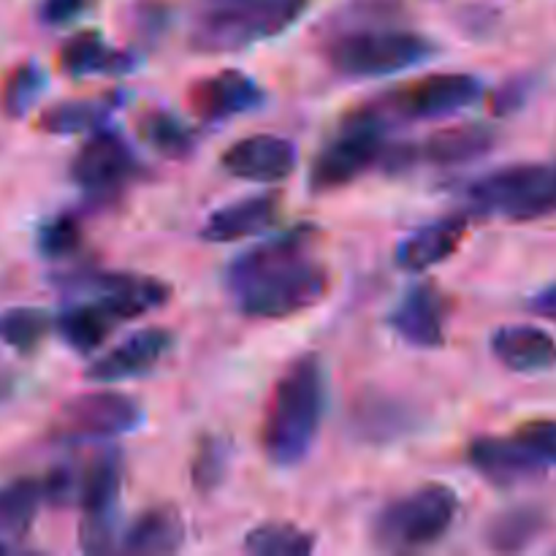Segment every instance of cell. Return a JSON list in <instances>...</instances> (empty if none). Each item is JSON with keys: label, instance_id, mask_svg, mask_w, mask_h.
<instances>
[{"label": "cell", "instance_id": "obj_1", "mask_svg": "<svg viewBox=\"0 0 556 556\" xmlns=\"http://www.w3.org/2000/svg\"><path fill=\"white\" fill-rule=\"evenodd\" d=\"M315 228H291L228 264L226 288L250 318L282 320L315 307L329 293L331 277L309 255Z\"/></svg>", "mask_w": 556, "mask_h": 556}, {"label": "cell", "instance_id": "obj_2", "mask_svg": "<svg viewBox=\"0 0 556 556\" xmlns=\"http://www.w3.org/2000/svg\"><path fill=\"white\" fill-rule=\"evenodd\" d=\"M326 413V369L318 353L293 358L271 386L261 448L275 467H296L313 451Z\"/></svg>", "mask_w": 556, "mask_h": 556}, {"label": "cell", "instance_id": "obj_3", "mask_svg": "<svg viewBox=\"0 0 556 556\" xmlns=\"http://www.w3.org/2000/svg\"><path fill=\"white\" fill-rule=\"evenodd\" d=\"M309 0H204L190 27V47L204 54L244 52L282 36Z\"/></svg>", "mask_w": 556, "mask_h": 556}, {"label": "cell", "instance_id": "obj_4", "mask_svg": "<svg viewBox=\"0 0 556 556\" xmlns=\"http://www.w3.org/2000/svg\"><path fill=\"white\" fill-rule=\"evenodd\" d=\"M440 52V43L424 33L394 25L358 27L331 33L326 43V63L345 79H378L418 68Z\"/></svg>", "mask_w": 556, "mask_h": 556}, {"label": "cell", "instance_id": "obj_5", "mask_svg": "<svg viewBox=\"0 0 556 556\" xmlns=\"http://www.w3.org/2000/svg\"><path fill=\"white\" fill-rule=\"evenodd\" d=\"M459 516V497L445 483H427L391 500L372 521V541L383 552H418L448 535Z\"/></svg>", "mask_w": 556, "mask_h": 556}, {"label": "cell", "instance_id": "obj_6", "mask_svg": "<svg viewBox=\"0 0 556 556\" xmlns=\"http://www.w3.org/2000/svg\"><path fill=\"white\" fill-rule=\"evenodd\" d=\"M483 96V85L472 74H432L402 85L396 90L372 98L356 112L389 130L396 123L413 119H443L476 106Z\"/></svg>", "mask_w": 556, "mask_h": 556}, {"label": "cell", "instance_id": "obj_7", "mask_svg": "<svg viewBox=\"0 0 556 556\" xmlns=\"http://www.w3.org/2000/svg\"><path fill=\"white\" fill-rule=\"evenodd\" d=\"M470 210L508 220H538L556 212V168L516 163L476 179L467 188Z\"/></svg>", "mask_w": 556, "mask_h": 556}, {"label": "cell", "instance_id": "obj_8", "mask_svg": "<svg viewBox=\"0 0 556 556\" xmlns=\"http://www.w3.org/2000/svg\"><path fill=\"white\" fill-rule=\"evenodd\" d=\"M386 128L351 112L334 139L326 141L309 166V188L315 193H329L356 182L362 174L386 161Z\"/></svg>", "mask_w": 556, "mask_h": 556}, {"label": "cell", "instance_id": "obj_9", "mask_svg": "<svg viewBox=\"0 0 556 556\" xmlns=\"http://www.w3.org/2000/svg\"><path fill=\"white\" fill-rule=\"evenodd\" d=\"M119 497H123V459L117 451H109L81 472L79 548L85 554H106L114 548Z\"/></svg>", "mask_w": 556, "mask_h": 556}, {"label": "cell", "instance_id": "obj_10", "mask_svg": "<svg viewBox=\"0 0 556 556\" xmlns=\"http://www.w3.org/2000/svg\"><path fill=\"white\" fill-rule=\"evenodd\" d=\"M144 424V410L123 391H87L60 407L54 434L68 443L112 440L136 432Z\"/></svg>", "mask_w": 556, "mask_h": 556}, {"label": "cell", "instance_id": "obj_11", "mask_svg": "<svg viewBox=\"0 0 556 556\" xmlns=\"http://www.w3.org/2000/svg\"><path fill=\"white\" fill-rule=\"evenodd\" d=\"M139 172V157L134 147L119 134L106 128L92 130L90 139L79 147L71 161V179L90 193L117 190Z\"/></svg>", "mask_w": 556, "mask_h": 556}, {"label": "cell", "instance_id": "obj_12", "mask_svg": "<svg viewBox=\"0 0 556 556\" xmlns=\"http://www.w3.org/2000/svg\"><path fill=\"white\" fill-rule=\"evenodd\" d=\"M266 92L250 74L237 68H223L217 74L195 81L188 92L190 112L201 123H226L237 114H248L264 103Z\"/></svg>", "mask_w": 556, "mask_h": 556}, {"label": "cell", "instance_id": "obj_13", "mask_svg": "<svg viewBox=\"0 0 556 556\" xmlns=\"http://www.w3.org/2000/svg\"><path fill=\"white\" fill-rule=\"evenodd\" d=\"M296 147L275 134H255L233 141L220 163L231 177L255 185H275L296 172Z\"/></svg>", "mask_w": 556, "mask_h": 556}, {"label": "cell", "instance_id": "obj_14", "mask_svg": "<svg viewBox=\"0 0 556 556\" xmlns=\"http://www.w3.org/2000/svg\"><path fill=\"white\" fill-rule=\"evenodd\" d=\"M172 345L174 334L168 329H161V326L134 331L128 340H123L112 351L103 353L101 358H96L87 367V378L96 380V383H119V380L141 378L166 358Z\"/></svg>", "mask_w": 556, "mask_h": 556}, {"label": "cell", "instance_id": "obj_15", "mask_svg": "<svg viewBox=\"0 0 556 556\" xmlns=\"http://www.w3.org/2000/svg\"><path fill=\"white\" fill-rule=\"evenodd\" d=\"M467 462L483 481L500 489H514L521 483L538 481L546 470V465L535 459L516 440V434L514 438H494V434L476 438L467 445Z\"/></svg>", "mask_w": 556, "mask_h": 556}, {"label": "cell", "instance_id": "obj_16", "mask_svg": "<svg viewBox=\"0 0 556 556\" xmlns=\"http://www.w3.org/2000/svg\"><path fill=\"white\" fill-rule=\"evenodd\" d=\"M445 318H448V302L443 291L432 282H421L413 286L391 309L389 324L407 345L432 351L445 342Z\"/></svg>", "mask_w": 556, "mask_h": 556}, {"label": "cell", "instance_id": "obj_17", "mask_svg": "<svg viewBox=\"0 0 556 556\" xmlns=\"http://www.w3.org/2000/svg\"><path fill=\"white\" fill-rule=\"evenodd\" d=\"M81 288L106 302L119 320H134L152 313L172 296V288L157 277L128 275V271H92L81 280Z\"/></svg>", "mask_w": 556, "mask_h": 556}, {"label": "cell", "instance_id": "obj_18", "mask_svg": "<svg viewBox=\"0 0 556 556\" xmlns=\"http://www.w3.org/2000/svg\"><path fill=\"white\" fill-rule=\"evenodd\" d=\"M277 215H280L277 193L244 195V199L231 201V204L212 212L201 226L199 237L212 244H231L269 231L277 223Z\"/></svg>", "mask_w": 556, "mask_h": 556}, {"label": "cell", "instance_id": "obj_19", "mask_svg": "<svg viewBox=\"0 0 556 556\" xmlns=\"http://www.w3.org/2000/svg\"><path fill=\"white\" fill-rule=\"evenodd\" d=\"M467 228H470V217L467 215L440 217V220L416 228L396 248V266L410 271V275L440 266L462 248Z\"/></svg>", "mask_w": 556, "mask_h": 556}, {"label": "cell", "instance_id": "obj_20", "mask_svg": "<svg viewBox=\"0 0 556 556\" xmlns=\"http://www.w3.org/2000/svg\"><path fill=\"white\" fill-rule=\"evenodd\" d=\"M494 358L521 375L546 372L556 364V342L548 331L530 324L503 326L489 340Z\"/></svg>", "mask_w": 556, "mask_h": 556}, {"label": "cell", "instance_id": "obj_21", "mask_svg": "<svg viewBox=\"0 0 556 556\" xmlns=\"http://www.w3.org/2000/svg\"><path fill=\"white\" fill-rule=\"evenodd\" d=\"M136 68V58L125 49L112 47L98 33H76L60 49V71L74 79L85 76H125Z\"/></svg>", "mask_w": 556, "mask_h": 556}, {"label": "cell", "instance_id": "obj_22", "mask_svg": "<svg viewBox=\"0 0 556 556\" xmlns=\"http://www.w3.org/2000/svg\"><path fill=\"white\" fill-rule=\"evenodd\" d=\"M185 519L174 505H152L141 510L123 535V552L128 554H177L185 546Z\"/></svg>", "mask_w": 556, "mask_h": 556}, {"label": "cell", "instance_id": "obj_23", "mask_svg": "<svg viewBox=\"0 0 556 556\" xmlns=\"http://www.w3.org/2000/svg\"><path fill=\"white\" fill-rule=\"evenodd\" d=\"M351 424L353 432L362 440H369V443H394L402 434L410 432L416 416H413V407H407V402L394 400L389 394L367 391L353 405Z\"/></svg>", "mask_w": 556, "mask_h": 556}, {"label": "cell", "instance_id": "obj_24", "mask_svg": "<svg viewBox=\"0 0 556 556\" xmlns=\"http://www.w3.org/2000/svg\"><path fill=\"white\" fill-rule=\"evenodd\" d=\"M123 92H109L98 98H74V101L54 103L43 109L38 117V130L52 136H74V134H92L103 128L106 119L123 106Z\"/></svg>", "mask_w": 556, "mask_h": 556}, {"label": "cell", "instance_id": "obj_25", "mask_svg": "<svg viewBox=\"0 0 556 556\" xmlns=\"http://www.w3.org/2000/svg\"><path fill=\"white\" fill-rule=\"evenodd\" d=\"M43 500V481L36 478H16L0 486V554L14 552L25 541Z\"/></svg>", "mask_w": 556, "mask_h": 556}, {"label": "cell", "instance_id": "obj_26", "mask_svg": "<svg viewBox=\"0 0 556 556\" xmlns=\"http://www.w3.org/2000/svg\"><path fill=\"white\" fill-rule=\"evenodd\" d=\"M494 141L497 136L486 125H456L429 136L421 147H416V152L418 161H429L434 166H459L486 155Z\"/></svg>", "mask_w": 556, "mask_h": 556}, {"label": "cell", "instance_id": "obj_27", "mask_svg": "<svg viewBox=\"0 0 556 556\" xmlns=\"http://www.w3.org/2000/svg\"><path fill=\"white\" fill-rule=\"evenodd\" d=\"M123 320L117 318L112 307L101 299L92 302H79L74 307L63 309L58 318V331L65 340V345L74 348L76 353H92L109 340Z\"/></svg>", "mask_w": 556, "mask_h": 556}, {"label": "cell", "instance_id": "obj_28", "mask_svg": "<svg viewBox=\"0 0 556 556\" xmlns=\"http://www.w3.org/2000/svg\"><path fill=\"white\" fill-rule=\"evenodd\" d=\"M546 530V516L538 508H514L494 516L486 527L489 548L500 554L525 552Z\"/></svg>", "mask_w": 556, "mask_h": 556}, {"label": "cell", "instance_id": "obj_29", "mask_svg": "<svg viewBox=\"0 0 556 556\" xmlns=\"http://www.w3.org/2000/svg\"><path fill=\"white\" fill-rule=\"evenodd\" d=\"M244 552L253 556H309L318 546L313 532L288 521H266L244 535Z\"/></svg>", "mask_w": 556, "mask_h": 556}, {"label": "cell", "instance_id": "obj_30", "mask_svg": "<svg viewBox=\"0 0 556 556\" xmlns=\"http://www.w3.org/2000/svg\"><path fill=\"white\" fill-rule=\"evenodd\" d=\"M139 136L144 144H150L157 155L172 157V161H182L193 152L195 134L172 112H147L139 117Z\"/></svg>", "mask_w": 556, "mask_h": 556}, {"label": "cell", "instance_id": "obj_31", "mask_svg": "<svg viewBox=\"0 0 556 556\" xmlns=\"http://www.w3.org/2000/svg\"><path fill=\"white\" fill-rule=\"evenodd\" d=\"M43 90H47V71L36 60H25L5 76L3 90H0V109L11 119L27 117Z\"/></svg>", "mask_w": 556, "mask_h": 556}, {"label": "cell", "instance_id": "obj_32", "mask_svg": "<svg viewBox=\"0 0 556 556\" xmlns=\"http://www.w3.org/2000/svg\"><path fill=\"white\" fill-rule=\"evenodd\" d=\"M54 320L41 307H9L0 313V340L16 353H33L47 334Z\"/></svg>", "mask_w": 556, "mask_h": 556}, {"label": "cell", "instance_id": "obj_33", "mask_svg": "<svg viewBox=\"0 0 556 556\" xmlns=\"http://www.w3.org/2000/svg\"><path fill=\"white\" fill-rule=\"evenodd\" d=\"M231 467V443L223 434H204L195 445L193 465H190V481L201 494H210L226 481Z\"/></svg>", "mask_w": 556, "mask_h": 556}, {"label": "cell", "instance_id": "obj_34", "mask_svg": "<svg viewBox=\"0 0 556 556\" xmlns=\"http://www.w3.org/2000/svg\"><path fill=\"white\" fill-rule=\"evenodd\" d=\"M402 16V0H351L331 16V33L358 30V27L394 25Z\"/></svg>", "mask_w": 556, "mask_h": 556}, {"label": "cell", "instance_id": "obj_35", "mask_svg": "<svg viewBox=\"0 0 556 556\" xmlns=\"http://www.w3.org/2000/svg\"><path fill=\"white\" fill-rule=\"evenodd\" d=\"M81 244V226L74 215H58L38 228V250L47 258H63Z\"/></svg>", "mask_w": 556, "mask_h": 556}, {"label": "cell", "instance_id": "obj_36", "mask_svg": "<svg viewBox=\"0 0 556 556\" xmlns=\"http://www.w3.org/2000/svg\"><path fill=\"white\" fill-rule=\"evenodd\" d=\"M516 440L543 465H556V421H530L516 432Z\"/></svg>", "mask_w": 556, "mask_h": 556}, {"label": "cell", "instance_id": "obj_37", "mask_svg": "<svg viewBox=\"0 0 556 556\" xmlns=\"http://www.w3.org/2000/svg\"><path fill=\"white\" fill-rule=\"evenodd\" d=\"M92 5H96V0H41L38 16H41L43 25L63 27L79 20L81 14H87Z\"/></svg>", "mask_w": 556, "mask_h": 556}, {"label": "cell", "instance_id": "obj_38", "mask_svg": "<svg viewBox=\"0 0 556 556\" xmlns=\"http://www.w3.org/2000/svg\"><path fill=\"white\" fill-rule=\"evenodd\" d=\"M527 101V81L525 79H514L508 85L500 87L492 98V109L494 114H510Z\"/></svg>", "mask_w": 556, "mask_h": 556}, {"label": "cell", "instance_id": "obj_39", "mask_svg": "<svg viewBox=\"0 0 556 556\" xmlns=\"http://www.w3.org/2000/svg\"><path fill=\"white\" fill-rule=\"evenodd\" d=\"M527 307H530V313L538 315V318L554 320L556 324V282L546 286L543 291H538L535 296L527 302Z\"/></svg>", "mask_w": 556, "mask_h": 556}]
</instances>
